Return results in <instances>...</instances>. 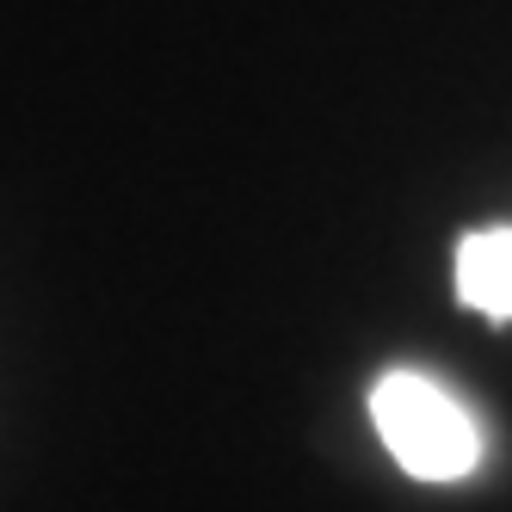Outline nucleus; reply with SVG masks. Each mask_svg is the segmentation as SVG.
<instances>
[{
    "mask_svg": "<svg viewBox=\"0 0 512 512\" xmlns=\"http://www.w3.org/2000/svg\"><path fill=\"white\" fill-rule=\"evenodd\" d=\"M457 297L488 321H512V223L457 241Z\"/></svg>",
    "mask_w": 512,
    "mask_h": 512,
    "instance_id": "2",
    "label": "nucleus"
},
{
    "mask_svg": "<svg viewBox=\"0 0 512 512\" xmlns=\"http://www.w3.org/2000/svg\"><path fill=\"white\" fill-rule=\"evenodd\" d=\"M371 426L414 482H463L482 463V426L426 371H383L371 389Z\"/></svg>",
    "mask_w": 512,
    "mask_h": 512,
    "instance_id": "1",
    "label": "nucleus"
}]
</instances>
